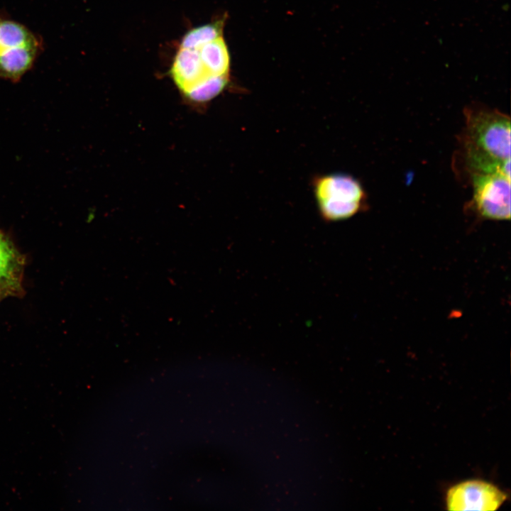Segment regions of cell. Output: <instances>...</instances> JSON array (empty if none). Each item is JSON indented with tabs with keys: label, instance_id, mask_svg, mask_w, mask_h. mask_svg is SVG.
I'll return each mask as SVG.
<instances>
[{
	"label": "cell",
	"instance_id": "6da1fadb",
	"mask_svg": "<svg viewBox=\"0 0 511 511\" xmlns=\"http://www.w3.org/2000/svg\"><path fill=\"white\" fill-rule=\"evenodd\" d=\"M461 137L470 174L502 171L510 174V119L498 110L471 106L464 112Z\"/></svg>",
	"mask_w": 511,
	"mask_h": 511
},
{
	"label": "cell",
	"instance_id": "277c9868",
	"mask_svg": "<svg viewBox=\"0 0 511 511\" xmlns=\"http://www.w3.org/2000/svg\"><path fill=\"white\" fill-rule=\"evenodd\" d=\"M472 204L480 216L494 220L510 219V174L502 171L470 174Z\"/></svg>",
	"mask_w": 511,
	"mask_h": 511
},
{
	"label": "cell",
	"instance_id": "8992f818",
	"mask_svg": "<svg viewBox=\"0 0 511 511\" xmlns=\"http://www.w3.org/2000/svg\"><path fill=\"white\" fill-rule=\"evenodd\" d=\"M170 75L182 99L197 86L215 76L208 73L197 50L181 48L174 59Z\"/></svg>",
	"mask_w": 511,
	"mask_h": 511
},
{
	"label": "cell",
	"instance_id": "7a4b0ae2",
	"mask_svg": "<svg viewBox=\"0 0 511 511\" xmlns=\"http://www.w3.org/2000/svg\"><path fill=\"white\" fill-rule=\"evenodd\" d=\"M312 192L324 221L347 219L363 209L366 195L353 176L341 172L319 175L312 179Z\"/></svg>",
	"mask_w": 511,
	"mask_h": 511
},
{
	"label": "cell",
	"instance_id": "3957f363",
	"mask_svg": "<svg viewBox=\"0 0 511 511\" xmlns=\"http://www.w3.org/2000/svg\"><path fill=\"white\" fill-rule=\"evenodd\" d=\"M40 43L23 25L0 18V77L18 79L32 65Z\"/></svg>",
	"mask_w": 511,
	"mask_h": 511
},
{
	"label": "cell",
	"instance_id": "9c48e42d",
	"mask_svg": "<svg viewBox=\"0 0 511 511\" xmlns=\"http://www.w3.org/2000/svg\"><path fill=\"white\" fill-rule=\"evenodd\" d=\"M226 17L189 30L182 38L180 48L199 50L204 45L222 36Z\"/></svg>",
	"mask_w": 511,
	"mask_h": 511
},
{
	"label": "cell",
	"instance_id": "ba28073f",
	"mask_svg": "<svg viewBox=\"0 0 511 511\" xmlns=\"http://www.w3.org/2000/svg\"><path fill=\"white\" fill-rule=\"evenodd\" d=\"M199 51L208 73L215 76H229L230 57L222 36L208 43Z\"/></svg>",
	"mask_w": 511,
	"mask_h": 511
},
{
	"label": "cell",
	"instance_id": "5b68a950",
	"mask_svg": "<svg viewBox=\"0 0 511 511\" xmlns=\"http://www.w3.org/2000/svg\"><path fill=\"white\" fill-rule=\"evenodd\" d=\"M506 494L493 484L469 480L452 486L446 493V508L451 511L498 510L506 500Z\"/></svg>",
	"mask_w": 511,
	"mask_h": 511
},
{
	"label": "cell",
	"instance_id": "52a82bcc",
	"mask_svg": "<svg viewBox=\"0 0 511 511\" xmlns=\"http://www.w3.org/2000/svg\"><path fill=\"white\" fill-rule=\"evenodd\" d=\"M21 261L13 246L0 234V290L16 291L20 285Z\"/></svg>",
	"mask_w": 511,
	"mask_h": 511
}]
</instances>
